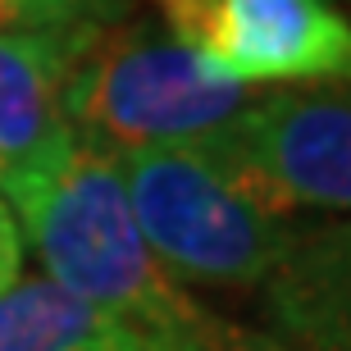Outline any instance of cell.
<instances>
[{"label":"cell","mask_w":351,"mask_h":351,"mask_svg":"<svg viewBox=\"0 0 351 351\" xmlns=\"http://www.w3.org/2000/svg\"><path fill=\"white\" fill-rule=\"evenodd\" d=\"M87 27H0V182L69 128L60 96Z\"/></svg>","instance_id":"obj_6"},{"label":"cell","mask_w":351,"mask_h":351,"mask_svg":"<svg viewBox=\"0 0 351 351\" xmlns=\"http://www.w3.org/2000/svg\"><path fill=\"white\" fill-rule=\"evenodd\" d=\"M0 192L19 215V237L46 265V278L78 301L142 333H192L206 315L156 265L110 146L64 128L0 182Z\"/></svg>","instance_id":"obj_1"},{"label":"cell","mask_w":351,"mask_h":351,"mask_svg":"<svg viewBox=\"0 0 351 351\" xmlns=\"http://www.w3.org/2000/svg\"><path fill=\"white\" fill-rule=\"evenodd\" d=\"M132 219L173 283L261 287L297 233L201 142L114 151Z\"/></svg>","instance_id":"obj_2"},{"label":"cell","mask_w":351,"mask_h":351,"mask_svg":"<svg viewBox=\"0 0 351 351\" xmlns=\"http://www.w3.org/2000/svg\"><path fill=\"white\" fill-rule=\"evenodd\" d=\"M69 128L110 146L201 142L247 105V87L210 73L178 37L151 23H91L64 78Z\"/></svg>","instance_id":"obj_3"},{"label":"cell","mask_w":351,"mask_h":351,"mask_svg":"<svg viewBox=\"0 0 351 351\" xmlns=\"http://www.w3.org/2000/svg\"><path fill=\"white\" fill-rule=\"evenodd\" d=\"M165 32L219 78L333 82L351 64V27L328 0H156Z\"/></svg>","instance_id":"obj_5"},{"label":"cell","mask_w":351,"mask_h":351,"mask_svg":"<svg viewBox=\"0 0 351 351\" xmlns=\"http://www.w3.org/2000/svg\"><path fill=\"white\" fill-rule=\"evenodd\" d=\"M123 333L128 324L51 278H14L0 292V351H110Z\"/></svg>","instance_id":"obj_8"},{"label":"cell","mask_w":351,"mask_h":351,"mask_svg":"<svg viewBox=\"0 0 351 351\" xmlns=\"http://www.w3.org/2000/svg\"><path fill=\"white\" fill-rule=\"evenodd\" d=\"M19 256H23V237H19L10 210H5V196H0V292L19 278Z\"/></svg>","instance_id":"obj_12"},{"label":"cell","mask_w":351,"mask_h":351,"mask_svg":"<svg viewBox=\"0 0 351 351\" xmlns=\"http://www.w3.org/2000/svg\"><path fill=\"white\" fill-rule=\"evenodd\" d=\"M274 287V319L287 347L297 351H347V237L319 233L292 242L278 269L265 278Z\"/></svg>","instance_id":"obj_7"},{"label":"cell","mask_w":351,"mask_h":351,"mask_svg":"<svg viewBox=\"0 0 351 351\" xmlns=\"http://www.w3.org/2000/svg\"><path fill=\"white\" fill-rule=\"evenodd\" d=\"M196 342H201V351H297V347H287L283 338H274V333L223 324V319H215V315H201Z\"/></svg>","instance_id":"obj_10"},{"label":"cell","mask_w":351,"mask_h":351,"mask_svg":"<svg viewBox=\"0 0 351 351\" xmlns=\"http://www.w3.org/2000/svg\"><path fill=\"white\" fill-rule=\"evenodd\" d=\"M123 0H14L19 27H87L114 19Z\"/></svg>","instance_id":"obj_9"},{"label":"cell","mask_w":351,"mask_h":351,"mask_svg":"<svg viewBox=\"0 0 351 351\" xmlns=\"http://www.w3.org/2000/svg\"><path fill=\"white\" fill-rule=\"evenodd\" d=\"M201 146L274 215H342L351 201V110L333 91L247 101Z\"/></svg>","instance_id":"obj_4"},{"label":"cell","mask_w":351,"mask_h":351,"mask_svg":"<svg viewBox=\"0 0 351 351\" xmlns=\"http://www.w3.org/2000/svg\"><path fill=\"white\" fill-rule=\"evenodd\" d=\"M110 351H201V342H196V328L192 333H137V328H128Z\"/></svg>","instance_id":"obj_11"}]
</instances>
